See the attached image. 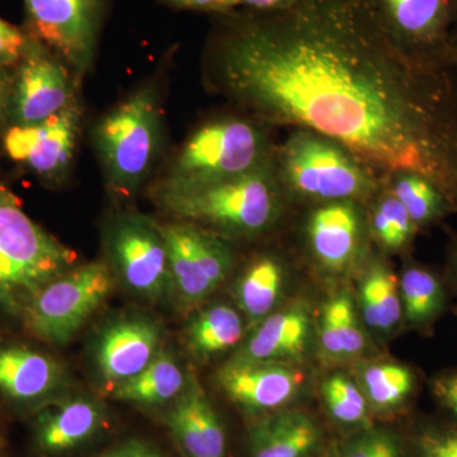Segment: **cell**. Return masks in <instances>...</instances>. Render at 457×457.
Masks as SVG:
<instances>
[{
    "mask_svg": "<svg viewBox=\"0 0 457 457\" xmlns=\"http://www.w3.org/2000/svg\"><path fill=\"white\" fill-rule=\"evenodd\" d=\"M82 125V108L75 101L62 112L35 125H12L3 135L9 158L38 179L60 183L73 163Z\"/></svg>",
    "mask_w": 457,
    "mask_h": 457,
    "instance_id": "cell-14",
    "label": "cell"
},
{
    "mask_svg": "<svg viewBox=\"0 0 457 457\" xmlns=\"http://www.w3.org/2000/svg\"><path fill=\"white\" fill-rule=\"evenodd\" d=\"M360 305L370 328L387 332L403 319L399 281L380 261H372L360 286Z\"/></svg>",
    "mask_w": 457,
    "mask_h": 457,
    "instance_id": "cell-27",
    "label": "cell"
},
{
    "mask_svg": "<svg viewBox=\"0 0 457 457\" xmlns=\"http://www.w3.org/2000/svg\"><path fill=\"white\" fill-rule=\"evenodd\" d=\"M245 335V321L231 306L219 303L198 312L186 328L188 351L204 360L236 347Z\"/></svg>",
    "mask_w": 457,
    "mask_h": 457,
    "instance_id": "cell-26",
    "label": "cell"
},
{
    "mask_svg": "<svg viewBox=\"0 0 457 457\" xmlns=\"http://www.w3.org/2000/svg\"><path fill=\"white\" fill-rule=\"evenodd\" d=\"M413 445L417 457H457V423L422 426Z\"/></svg>",
    "mask_w": 457,
    "mask_h": 457,
    "instance_id": "cell-32",
    "label": "cell"
},
{
    "mask_svg": "<svg viewBox=\"0 0 457 457\" xmlns=\"http://www.w3.org/2000/svg\"><path fill=\"white\" fill-rule=\"evenodd\" d=\"M93 143L107 187L129 200L149 177L163 143V117L154 84L141 87L99 120Z\"/></svg>",
    "mask_w": 457,
    "mask_h": 457,
    "instance_id": "cell-6",
    "label": "cell"
},
{
    "mask_svg": "<svg viewBox=\"0 0 457 457\" xmlns=\"http://www.w3.org/2000/svg\"><path fill=\"white\" fill-rule=\"evenodd\" d=\"M345 457H403L392 436L374 432L352 442Z\"/></svg>",
    "mask_w": 457,
    "mask_h": 457,
    "instance_id": "cell-34",
    "label": "cell"
},
{
    "mask_svg": "<svg viewBox=\"0 0 457 457\" xmlns=\"http://www.w3.org/2000/svg\"><path fill=\"white\" fill-rule=\"evenodd\" d=\"M31 42L32 36L0 18V69L16 68Z\"/></svg>",
    "mask_w": 457,
    "mask_h": 457,
    "instance_id": "cell-33",
    "label": "cell"
},
{
    "mask_svg": "<svg viewBox=\"0 0 457 457\" xmlns=\"http://www.w3.org/2000/svg\"><path fill=\"white\" fill-rule=\"evenodd\" d=\"M173 296L182 306L204 303L230 276V242L188 222L162 225Z\"/></svg>",
    "mask_w": 457,
    "mask_h": 457,
    "instance_id": "cell-10",
    "label": "cell"
},
{
    "mask_svg": "<svg viewBox=\"0 0 457 457\" xmlns=\"http://www.w3.org/2000/svg\"><path fill=\"white\" fill-rule=\"evenodd\" d=\"M370 237L389 253H404L411 248L418 228L398 198L381 187L366 204Z\"/></svg>",
    "mask_w": 457,
    "mask_h": 457,
    "instance_id": "cell-29",
    "label": "cell"
},
{
    "mask_svg": "<svg viewBox=\"0 0 457 457\" xmlns=\"http://www.w3.org/2000/svg\"><path fill=\"white\" fill-rule=\"evenodd\" d=\"M321 351L333 360L357 356L366 348L365 333L351 295L343 291L324 303L319 321Z\"/></svg>",
    "mask_w": 457,
    "mask_h": 457,
    "instance_id": "cell-25",
    "label": "cell"
},
{
    "mask_svg": "<svg viewBox=\"0 0 457 457\" xmlns=\"http://www.w3.org/2000/svg\"><path fill=\"white\" fill-rule=\"evenodd\" d=\"M321 395L327 411L337 422L357 425L368 417V399L351 378L333 374L321 385Z\"/></svg>",
    "mask_w": 457,
    "mask_h": 457,
    "instance_id": "cell-31",
    "label": "cell"
},
{
    "mask_svg": "<svg viewBox=\"0 0 457 457\" xmlns=\"http://www.w3.org/2000/svg\"><path fill=\"white\" fill-rule=\"evenodd\" d=\"M403 319L408 326L428 330L446 312L447 290L437 273L422 264L411 263L399 279Z\"/></svg>",
    "mask_w": 457,
    "mask_h": 457,
    "instance_id": "cell-24",
    "label": "cell"
},
{
    "mask_svg": "<svg viewBox=\"0 0 457 457\" xmlns=\"http://www.w3.org/2000/svg\"><path fill=\"white\" fill-rule=\"evenodd\" d=\"M154 196L179 221L196 225L228 242L269 236L294 207L279 186L272 162L207 187Z\"/></svg>",
    "mask_w": 457,
    "mask_h": 457,
    "instance_id": "cell-3",
    "label": "cell"
},
{
    "mask_svg": "<svg viewBox=\"0 0 457 457\" xmlns=\"http://www.w3.org/2000/svg\"><path fill=\"white\" fill-rule=\"evenodd\" d=\"M14 69H0V132L11 126Z\"/></svg>",
    "mask_w": 457,
    "mask_h": 457,
    "instance_id": "cell-37",
    "label": "cell"
},
{
    "mask_svg": "<svg viewBox=\"0 0 457 457\" xmlns=\"http://www.w3.org/2000/svg\"><path fill=\"white\" fill-rule=\"evenodd\" d=\"M361 378L370 404L381 411L405 404L417 387L416 372L402 363H374L363 370Z\"/></svg>",
    "mask_w": 457,
    "mask_h": 457,
    "instance_id": "cell-30",
    "label": "cell"
},
{
    "mask_svg": "<svg viewBox=\"0 0 457 457\" xmlns=\"http://www.w3.org/2000/svg\"><path fill=\"white\" fill-rule=\"evenodd\" d=\"M62 363L23 345H0V395L16 404L49 400L66 385Z\"/></svg>",
    "mask_w": 457,
    "mask_h": 457,
    "instance_id": "cell-18",
    "label": "cell"
},
{
    "mask_svg": "<svg viewBox=\"0 0 457 457\" xmlns=\"http://www.w3.org/2000/svg\"><path fill=\"white\" fill-rule=\"evenodd\" d=\"M79 78L62 57L32 37L20 64L14 68L12 125H35L78 101L75 80Z\"/></svg>",
    "mask_w": 457,
    "mask_h": 457,
    "instance_id": "cell-13",
    "label": "cell"
},
{
    "mask_svg": "<svg viewBox=\"0 0 457 457\" xmlns=\"http://www.w3.org/2000/svg\"><path fill=\"white\" fill-rule=\"evenodd\" d=\"M305 376L284 362H257L231 359L216 381L237 407L251 413L278 411L296 398Z\"/></svg>",
    "mask_w": 457,
    "mask_h": 457,
    "instance_id": "cell-16",
    "label": "cell"
},
{
    "mask_svg": "<svg viewBox=\"0 0 457 457\" xmlns=\"http://www.w3.org/2000/svg\"><path fill=\"white\" fill-rule=\"evenodd\" d=\"M187 380L177 357L163 350L140 374L114 389L112 396L141 407H158L179 398Z\"/></svg>",
    "mask_w": 457,
    "mask_h": 457,
    "instance_id": "cell-23",
    "label": "cell"
},
{
    "mask_svg": "<svg viewBox=\"0 0 457 457\" xmlns=\"http://www.w3.org/2000/svg\"><path fill=\"white\" fill-rule=\"evenodd\" d=\"M447 75H449L451 84H453V89H455V93L457 96V27L455 36H453V62H451L449 71H447Z\"/></svg>",
    "mask_w": 457,
    "mask_h": 457,
    "instance_id": "cell-40",
    "label": "cell"
},
{
    "mask_svg": "<svg viewBox=\"0 0 457 457\" xmlns=\"http://www.w3.org/2000/svg\"><path fill=\"white\" fill-rule=\"evenodd\" d=\"M272 167L293 206L357 201L368 204L385 179L338 141L309 129H288Z\"/></svg>",
    "mask_w": 457,
    "mask_h": 457,
    "instance_id": "cell-4",
    "label": "cell"
},
{
    "mask_svg": "<svg viewBox=\"0 0 457 457\" xmlns=\"http://www.w3.org/2000/svg\"><path fill=\"white\" fill-rule=\"evenodd\" d=\"M104 409L96 400L78 396L62 400L38 414L35 440L50 455L68 453L95 437L104 427Z\"/></svg>",
    "mask_w": 457,
    "mask_h": 457,
    "instance_id": "cell-19",
    "label": "cell"
},
{
    "mask_svg": "<svg viewBox=\"0 0 457 457\" xmlns=\"http://www.w3.org/2000/svg\"><path fill=\"white\" fill-rule=\"evenodd\" d=\"M300 207L303 248L319 269L338 275L357 266L370 236L366 204L336 201Z\"/></svg>",
    "mask_w": 457,
    "mask_h": 457,
    "instance_id": "cell-12",
    "label": "cell"
},
{
    "mask_svg": "<svg viewBox=\"0 0 457 457\" xmlns=\"http://www.w3.org/2000/svg\"><path fill=\"white\" fill-rule=\"evenodd\" d=\"M163 2L174 8L204 12L213 16L230 13L237 9L236 0H163Z\"/></svg>",
    "mask_w": 457,
    "mask_h": 457,
    "instance_id": "cell-36",
    "label": "cell"
},
{
    "mask_svg": "<svg viewBox=\"0 0 457 457\" xmlns=\"http://www.w3.org/2000/svg\"><path fill=\"white\" fill-rule=\"evenodd\" d=\"M75 262L77 253L36 224L0 182V314L22 319L42 288Z\"/></svg>",
    "mask_w": 457,
    "mask_h": 457,
    "instance_id": "cell-5",
    "label": "cell"
},
{
    "mask_svg": "<svg viewBox=\"0 0 457 457\" xmlns=\"http://www.w3.org/2000/svg\"><path fill=\"white\" fill-rule=\"evenodd\" d=\"M114 284L116 278L104 262L74 267L42 288L27 308L23 323L40 341L64 345L107 302Z\"/></svg>",
    "mask_w": 457,
    "mask_h": 457,
    "instance_id": "cell-7",
    "label": "cell"
},
{
    "mask_svg": "<svg viewBox=\"0 0 457 457\" xmlns=\"http://www.w3.org/2000/svg\"><path fill=\"white\" fill-rule=\"evenodd\" d=\"M385 31L405 55L447 73L453 55L457 0H372Z\"/></svg>",
    "mask_w": 457,
    "mask_h": 457,
    "instance_id": "cell-9",
    "label": "cell"
},
{
    "mask_svg": "<svg viewBox=\"0 0 457 457\" xmlns=\"http://www.w3.org/2000/svg\"><path fill=\"white\" fill-rule=\"evenodd\" d=\"M99 457H168L152 445L143 441H129Z\"/></svg>",
    "mask_w": 457,
    "mask_h": 457,
    "instance_id": "cell-38",
    "label": "cell"
},
{
    "mask_svg": "<svg viewBox=\"0 0 457 457\" xmlns=\"http://www.w3.org/2000/svg\"><path fill=\"white\" fill-rule=\"evenodd\" d=\"M29 36L55 53L78 78L92 65L107 0H23Z\"/></svg>",
    "mask_w": 457,
    "mask_h": 457,
    "instance_id": "cell-11",
    "label": "cell"
},
{
    "mask_svg": "<svg viewBox=\"0 0 457 457\" xmlns=\"http://www.w3.org/2000/svg\"><path fill=\"white\" fill-rule=\"evenodd\" d=\"M429 386L437 404L457 423V370L436 375Z\"/></svg>",
    "mask_w": 457,
    "mask_h": 457,
    "instance_id": "cell-35",
    "label": "cell"
},
{
    "mask_svg": "<svg viewBox=\"0 0 457 457\" xmlns=\"http://www.w3.org/2000/svg\"><path fill=\"white\" fill-rule=\"evenodd\" d=\"M319 442L320 431L308 414L276 411L252 432L251 457H309Z\"/></svg>",
    "mask_w": 457,
    "mask_h": 457,
    "instance_id": "cell-21",
    "label": "cell"
},
{
    "mask_svg": "<svg viewBox=\"0 0 457 457\" xmlns=\"http://www.w3.org/2000/svg\"><path fill=\"white\" fill-rule=\"evenodd\" d=\"M165 423L187 457H227V435L220 418L196 378L171 403Z\"/></svg>",
    "mask_w": 457,
    "mask_h": 457,
    "instance_id": "cell-17",
    "label": "cell"
},
{
    "mask_svg": "<svg viewBox=\"0 0 457 457\" xmlns=\"http://www.w3.org/2000/svg\"><path fill=\"white\" fill-rule=\"evenodd\" d=\"M311 336L309 312L302 306H293L264 318L234 359L294 362L308 350Z\"/></svg>",
    "mask_w": 457,
    "mask_h": 457,
    "instance_id": "cell-20",
    "label": "cell"
},
{
    "mask_svg": "<svg viewBox=\"0 0 457 457\" xmlns=\"http://www.w3.org/2000/svg\"><path fill=\"white\" fill-rule=\"evenodd\" d=\"M385 185L407 210L418 231L432 227L445 216L455 212L441 189L420 174L411 171L393 173L385 179Z\"/></svg>",
    "mask_w": 457,
    "mask_h": 457,
    "instance_id": "cell-28",
    "label": "cell"
},
{
    "mask_svg": "<svg viewBox=\"0 0 457 457\" xmlns=\"http://www.w3.org/2000/svg\"><path fill=\"white\" fill-rule=\"evenodd\" d=\"M104 242L108 266L129 293L149 303L173 296L162 225L143 213L121 212L108 221Z\"/></svg>",
    "mask_w": 457,
    "mask_h": 457,
    "instance_id": "cell-8",
    "label": "cell"
},
{
    "mask_svg": "<svg viewBox=\"0 0 457 457\" xmlns=\"http://www.w3.org/2000/svg\"><path fill=\"white\" fill-rule=\"evenodd\" d=\"M213 17V90L275 128L338 141L384 179L425 177L457 212L455 90L446 71L394 44L372 0H296Z\"/></svg>",
    "mask_w": 457,
    "mask_h": 457,
    "instance_id": "cell-1",
    "label": "cell"
},
{
    "mask_svg": "<svg viewBox=\"0 0 457 457\" xmlns=\"http://www.w3.org/2000/svg\"><path fill=\"white\" fill-rule=\"evenodd\" d=\"M296 0H236L237 8L253 12H275L290 7Z\"/></svg>",
    "mask_w": 457,
    "mask_h": 457,
    "instance_id": "cell-39",
    "label": "cell"
},
{
    "mask_svg": "<svg viewBox=\"0 0 457 457\" xmlns=\"http://www.w3.org/2000/svg\"><path fill=\"white\" fill-rule=\"evenodd\" d=\"M285 263L272 252L249 262L237 282V302L252 324L269 317L278 303L285 284Z\"/></svg>",
    "mask_w": 457,
    "mask_h": 457,
    "instance_id": "cell-22",
    "label": "cell"
},
{
    "mask_svg": "<svg viewBox=\"0 0 457 457\" xmlns=\"http://www.w3.org/2000/svg\"><path fill=\"white\" fill-rule=\"evenodd\" d=\"M163 328L143 314L114 319L102 329L93 348V365L106 392L140 374L163 348Z\"/></svg>",
    "mask_w": 457,
    "mask_h": 457,
    "instance_id": "cell-15",
    "label": "cell"
},
{
    "mask_svg": "<svg viewBox=\"0 0 457 457\" xmlns=\"http://www.w3.org/2000/svg\"><path fill=\"white\" fill-rule=\"evenodd\" d=\"M239 111L198 125L155 186L154 195L194 191L270 164L278 144V128Z\"/></svg>",
    "mask_w": 457,
    "mask_h": 457,
    "instance_id": "cell-2",
    "label": "cell"
},
{
    "mask_svg": "<svg viewBox=\"0 0 457 457\" xmlns=\"http://www.w3.org/2000/svg\"><path fill=\"white\" fill-rule=\"evenodd\" d=\"M450 269L451 275H453V281L457 285V237L453 242L450 249Z\"/></svg>",
    "mask_w": 457,
    "mask_h": 457,
    "instance_id": "cell-41",
    "label": "cell"
}]
</instances>
